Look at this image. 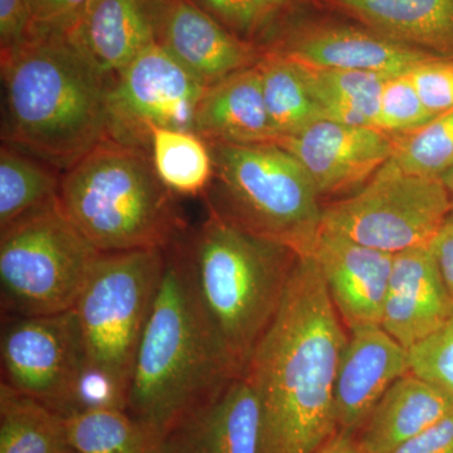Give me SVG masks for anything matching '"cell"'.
<instances>
[{
    "label": "cell",
    "mask_w": 453,
    "mask_h": 453,
    "mask_svg": "<svg viewBox=\"0 0 453 453\" xmlns=\"http://www.w3.org/2000/svg\"><path fill=\"white\" fill-rule=\"evenodd\" d=\"M408 77L432 115L453 110V57L434 53L414 65Z\"/></svg>",
    "instance_id": "cell-33"
},
{
    "label": "cell",
    "mask_w": 453,
    "mask_h": 453,
    "mask_svg": "<svg viewBox=\"0 0 453 453\" xmlns=\"http://www.w3.org/2000/svg\"><path fill=\"white\" fill-rule=\"evenodd\" d=\"M453 413V402L413 372L390 386L356 436L362 453H389Z\"/></svg>",
    "instance_id": "cell-21"
},
{
    "label": "cell",
    "mask_w": 453,
    "mask_h": 453,
    "mask_svg": "<svg viewBox=\"0 0 453 453\" xmlns=\"http://www.w3.org/2000/svg\"><path fill=\"white\" fill-rule=\"evenodd\" d=\"M395 138L389 160L396 168L417 177L441 179L453 165V110Z\"/></svg>",
    "instance_id": "cell-29"
},
{
    "label": "cell",
    "mask_w": 453,
    "mask_h": 453,
    "mask_svg": "<svg viewBox=\"0 0 453 453\" xmlns=\"http://www.w3.org/2000/svg\"><path fill=\"white\" fill-rule=\"evenodd\" d=\"M3 381L61 414L77 372L88 360L74 310L11 316L0 339Z\"/></svg>",
    "instance_id": "cell-11"
},
{
    "label": "cell",
    "mask_w": 453,
    "mask_h": 453,
    "mask_svg": "<svg viewBox=\"0 0 453 453\" xmlns=\"http://www.w3.org/2000/svg\"><path fill=\"white\" fill-rule=\"evenodd\" d=\"M89 2L91 0H27L33 31L64 29Z\"/></svg>",
    "instance_id": "cell-35"
},
{
    "label": "cell",
    "mask_w": 453,
    "mask_h": 453,
    "mask_svg": "<svg viewBox=\"0 0 453 453\" xmlns=\"http://www.w3.org/2000/svg\"><path fill=\"white\" fill-rule=\"evenodd\" d=\"M384 37L453 57V0H326Z\"/></svg>",
    "instance_id": "cell-22"
},
{
    "label": "cell",
    "mask_w": 453,
    "mask_h": 453,
    "mask_svg": "<svg viewBox=\"0 0 453 453\" xmlns=\"http://www.w3.org/2000/svg\"><path fill=\"white\" fill-rule=\"evenodd\" d=\"M453 316L434 241L393 256L380 326L408 349L427 339Z\"/></svg>",
    "instance_id": "cell-16"
},
{
    "label": "cell",
    "mask_w": 453,
    "mask_h": 453,
    "mask_svg": "<svg viewBox=\"0 0 453 453\" xmlns=\"http://www.w3.org/2000/svg\"><path fill=\"white\" fill-rule=\"evenodd\" d=\"M130 387L111 372L86 360L65 396L62 416L129 407Z\"/></svg>",
    "instance_id": "cell-30"
},
{
    "label": "cell",
    "mask_w": 453,
    "mask_h": 453,
    "mask_svg": "<svg viewBox=\"0 0 453 453\" xmlns=\"http://www.w3.org/2000/svg\"><path fill=\"white\" fill-rule=\"evenodd\" d=\"M160 5L162 0H91L59 31L110 80L157 43Z\"/></svg>",
    "instance_id": "cell-18"
},
{
    "label": "cell",
    "mask_w": 453,
    "mask_h": 453,
    "mask_svg": "<svg viewBox=\"0 0 453 453\" xmlns=\"http://www.w3.org/2000/svg\"><path fill=\"white\" fill-rule=\"evenodd\" d=\"M170 453H262V408L244 375L190 414L166 437Z\"/></svg>",
    "instance_id": "cell-19"
},
{
    "label": "cell",
    "mask_w": 453,
    "mask_h": 453,
    "mask_svg": "<svg viewBox=\"0 0 453 453\" xmlns=\"http://www.w3.org/2000/svg\"><path fill=\"white\" fill-rule=\"evenodd\" d=\"M262 91L276 142L324 119L296 64L270 52L257 62Z\"/></svg>",
    "instance_id": "cell-26"
},
{
    "label": "cell",
    "mask_w": 453,
    "mask_h": 453,
    "mask_svg": "<svg viewBox=\"0 0 453 453\" xmlns=\"http://www.w3.org/2000/svg\"><path fill=\"white\" fill-rule=\"evenodd\" d=\"M187 249L205 315L243 375L281 305L297 255L213 213Z\"/></svg>",
    "instance_id": "cell-4"
},
{
    "label": "cell",
    "mask_w": 453,
    "mask_h": 453,
    "mask_svg": "<svg viewBox=\"0 0 453 453\" xmlns=\"http://www.w3.org/2000/svg\"><path fill=\"white\" fill-rule=\"evenodd\" d=\"M389 453H453V413Z\"/></svg>",
    "instance_id": "cell-37"
},
{
    "label": "cell",
    "mask_w": 453,
    "mask_h": 453,
    "mask_svg": "<svg viewBox=\"0 0 453 453\" xmlns=\"http://www.w3.org/2000/svg\"><path fill=\"white\" fill-rule=\"evenodd\" d=\"M195 131L207 142L232 145L276 142L257 64L205 89L196 110Z\"/></svg>",
    "instance_id": "cell-20"
},
{
    "label": "cell",
    "mask_w": 453,
    "mask_h": 453,
    "mask_svg": "<svg viewBox=\"0 0 453 453\" xmlns=\"http://www.w3.org/2000/svg\"><path fill=\"white\" fill-rule=\"evenodd\" d=\"M55 169L12 146H2L0 228L58 198L61 178Z\"/></svg>",
    "instance_id": "cell-28"
},
{
    "label": "cell",
    "mask_w": 453,
    "mask_h": 453,
    "mask_svg": "<svg viewBox=\"0 0 453 453\" xmlns=\"http://www.w3.org/2000/svg\"><path fill=\"white\" fill-rule=\"evenodd\" d=\"M296 64L321 70L360 71L401 76L434 53L414 49L372 29L312 26L300 29L273 50Z\"/></svg>",
    "instance_id": "cell-17"
},
{
    "label": "cell",
    "mask_w": 453,
    "mask_h": 453,
    "mask_svg": "<svg viewBox=\"0 0 453 453\" xmlns=\"http://www.w3.org/2000/svg\"><path fill=\"white\" fill-rule=\"evenodd\" d=\"M207 88L159 43L151 44L110 79L107 138L150 151L155 129L193 131Z\"/></svg>",
    "instance_id": "cell-10"
},
{
    "label": "cell",
    "mask_w": 453,
    "mask_h": 453,
    "mask_svg": "<svg viewBox=\"0 0 453 453\" xmlns=\"http://www.w3.org/2000/svg\"><path fill=\"white\" fill-rule=\"evenodd\" d=\"M163 453H170L168 447H166V443H164V451Z\"/></svg>",
    "instance_id": "cell-42"
},
{
    "label": "cell",
    "mask_w": 453,
    "mask_h": 453,
    "mask_svg": "<svg viewBox=\"0 0 453 453\" xmlns=\"http://www.w3.org/2000/svg\"><path fill=\"white\" fill-rule=\"evenodd\" d=\"M318 453H362L357 445L356 437L345 434H335Z\"/></svg>",
    "instance_id": "cell-39"
},
{
    "label": "cell",
    "mask_w": 453,
    "mask_h": 453,
    "mask_svg": "<svg viewBox=\"0 0 453 453\" xmlns=\"http://www.w3.org/2000/svg\"><path fill=\"white\" fill-rule=\"evenodd\" d=\"M411 372L434 384L453 402V316L410 349Z\"/></svg>",
    "instance_id": "cell-32"
},
{
    "label": "cell",
    "mask_w": 453,
    "mask_h": 453,
    "mask_svg": "<svg viewBox=\"0 0 453 453\" xmlns=\"http://www.w3.org/2000/svg\"><path fill=\"white\" fill-rule=\"evenodd\" d=\"M235 377L196 292L187 244L178 240L166 249L134 363L127 412L166 438Z\"/></svg>",
    "instance_id": "cell-2"
},
{
    "label": "cell",
    "mask_w": 453,
    "mask_h": 453,
    "mask_svg": "<svg viewBox=\"0 0 453 453\" xmlns=\"http://www.w3.org/2000/svg\"><path fill=\"white\" fill-rule=\"evenodd\" d=\"M0 453H76L65 419L32 396L0 386Z\"/></svg>",
    "instance_id": "cell-24"
},
{
    "label": "cell",
    "mask_w": 453,
    "mask_h": 453,
    "mask_svg": "<svg viewBox=\"0 0 453 453\" xmlns=\"http://www.w3.org/2000/svg\"><path fill=\"white\" fill-rule=\"evenodd\" d=\"M296 65L324 119L378 129L381 92L390 77Z\"/></svg>",
    "instance_id": "cell-23"
},
{
    "label": "cell",
    "mask_w": 453,
    "mask_h": 453,
    "mask_svg": "<svg viewBox=\"0 0 453 453\" xmlns=\"http://www.w3.org/2000/svg\"><path fill=\"white\" fill-rule=\"evenodd\" d=\"M76 453H163L166 438L127 411L100 410L65 417Z\"/></svg>",
    "instance_id": "cell-25"
},
{
    "label": "cell",
    "mask_w": 453,
    "mask_h": 453,
    "mask_svg": "<svg viewBox=\"0 0 453 453\" xmlns=\"http://www.w3.org/2000/svg\"><path fill=\"white\" fill-rule=\"evenodd\" d=\"M2 77L5 145L65 170L107 139L109 77L59 29H35Z\"/></svg>",
    "instance_id": "cell-3"
},
{
    "label": "cell",
    "mask_w": 453,
    "mask_h": 453,
    "mask_svg": "<svg viewBox=\"0 0 453 453\" xmlns=\"http://www.w3.org/2000/svg\"><path fill=\"white\" fill-rule=\"evenodd\" d=\"M150 157L157 177L174 195L195 196L211 186L214 165L210 144L195 131L155 129Z\"/></svg>",
    "instance_id": "cell-27"
},
{
    "label": "cell",
    "mask_w": 453,
    "mask_h": 453,
    "mask_svg": "<svg viewBox=\"0 0 453 453\" xmlns=\"http://www.w3.org/2000/svg\"><path fill=\"white\" fill-rule=\"evenodd\" d=\"M453 213L442 180L387 162L365 187L323 208L321 229L395 255L431 243Z\"/></svg>",
    "instance_id": "cell-9"
},
{
    "label": "cell",
    "mask_w": 453,
    "mask_h": 453,
    "mask_svg": "<svg viewBox=\"0 0 453 453\" xmlns=\"http://www.w3.org/2000/svg\"><path fill=\"white\" fill-rule=\"evenodd\" d=\"M0 229L3 311L27 318L73 310L103 252L65 217L58 198Z\"/></svg>",
    "instance_id": "cell-7"
},
{
    "label": "cell",
    "mask_w": 453,
    "mask_h": 453,
    "mask_svg": "<svg viewBox=\"0 0 453 453\" xmlns=\"http://www.w3.org/2000/svg\"><path fill=\"white\" fill-rule=\"evenodd\" d=\"M58 203L103 253L166 250L183 231L174 193L157 177L150 151L109 138L65 170Z\"/></svg>",
    "instance_id": "cell-5"
},
{
    "label": "cell",
    "mask_w": 453,
    "mask_h": 453,
    "mask_svg": "<svg viewBox=\"0 0 453 453\" xmlns=\"http://www.w3.org/2000/svg\"><path fill=\"white\" fill-rule=\"evenodd\" d=\"M205 12L241 32H250L258 25L257 9L253 0H196Z\"/></svg>",
    "instance_id": "cell-36"
},
{
    "label": "cell",
    "mask_w": 453,
    "mask_h": 453,
    "mask_svg": "<svg viewBox=\"0 0 453 453\" xmlns=\"http://www.w3.org/2000/svg\"><path fill=\"white\" fill-rule=\"evenodd\" d=\"M33 31L27 0H0V43L2 57L16 50Z\"/></svg>",
    "instance_id": "cell-34"
},
{
    "label": "cell",
    "mask_w": 453,
    "mask_h": 453,
    "mask_svg": "<svg viewBox=\"0 0 453 453\" xmlns=\"http://www.w3.org/2000/svg\"><path fill=\"white\" fill-rule=\"evenodd\" d=\"M438 268L453 303V213L434 240Z\"/></svg>",
    "instance_id": "cell-38"
},
{
    "label": "cell",
    "mask_w": 453,
    "mask_h": 453,
    "mask_svg": "<svg viewBox=\"0 0 453 453\" xmlns=\"http://www.w3.org/2000/svg\"><path fill=\"white\" fill-rule=\"evenodd\" d=\"M303 255L314 259L348 330L380 325L395 255L321 228Z\"/></svg>",
    "instance_id": "cell-14"
},
{
    "label": "cell",
    "mask_w": 453,
    "mask_h": 453,
    "mask_svg": "<svg viewBox=\"0 0 453 453\" xmlns=\"http://www.w3.org/2000/svg\"><path fill=\"white\" fill-rule=\"evenodd\" d=\"M210 144L219 190L211 213L262 237L308 251L323 208L308 172L294 155L270 144Z\"/></svg>",
    "instance_id": "cell-6"
},
{
    "label": "cell",
    "mask_w": 453,
    "mask_h": 453,
    "mask_svg": "<svg viewBox=\"0 0 453 453\" xmlns=\"http://www.w3.org/2000/svg\"><path fill=\"white\" fill-rule=\"evenodd\" d=\"M275 144L299 160L323 196L365 187L392 157L395 138L375 127L320 119Z\"/></svg>",
    "instance_id": "cell-12"
},
{
    "label": "cell",
    "mask_w": 453,
    "mask_h": 453,
    "mask_svg": "<svg viewBox=\"0 0 453 453\" xmlns=\"http://www.w3.org/2000/svg\"><path fill=\"white\" fill-rule=\"evenodd\" d=\"M410 372V350L380 325L349 329L334 386L338 432L356 437L384 393Z\"/></svg>",
    "instance_id": "cell-13"
},
{
    "label": "cell",
    "mask_w": 453,
    "mask_h": 453,
    "mask_svg": "<svg viewBox=\"0 0 453 453\" xmlns=\"http://www.w3.org/2000/svg\"><path fill=\"white\" fill-rule=\"evenodd\" d=\"M165 264L163 249L101 253L73 308L88 362L129 387Z\"/></svg>",
    "instance_id": "cell-8"
},
{
    "label": "cell",
    "mask_w": 453,
    "mask_h": 453,
    "mask_svg": "<svg viewBox=\"0 0 453 453\" xmlns=\"http://www.w3.org/2000/svg\"><path fill=\"white\" fill-rule=\"evenodd\" d=\"M290 0H253L257 9L258 19L262 20L285 7Z\"/></svg>",
    "instance_id": "cell-40"
},
{
    "label": "cell",
    "mask_w": 453,
    "mask_h": 453,
    "mask_svg": "<svg viewBox=\"0 0 453 453\" xmlns=\"http://www.w3.org/2000/svg\"><path fill=\"white\" fill-rule=\"evenodd\" d=\"M441 180H442L443 186H445L447 193H449L453 211V165L442 175Z\"/></svg>",
    "instance_id": "cell-41"
},
{
    "label": "cell",
    "mask_w": 453,
    "mask_h": 453,
    "mask_svg": "<svg viewBox=\"0 0 453 453\" xmlns=\"http://www.w3.org/2000/svg\"><path fill=\"white\" fill-rule=\"evenodd\" d=\"M344 324L310 256H297L243 375L262 408V453H318L336 434L334 386Z\"/></svg>",
    "instance_id": "cell-1"
},
{
    "label": "cell",
    "mask_w": 453,
    "mask_h": 453,
    "mask_svg": "<svg viewBox=\"0 0 453 453\" xmlns=\"http://www.w3.org/2000/svg\"><path fill=\"white\" fill-rule=\"evenodd\" d=\"M157 43L205 88L258 62L249 42L226 31L192 0H162Z\"/></svg>",
    "instance_id": "cell-15"
},
{
    "label": "cell",
    "mask_w": 453,
    "mask_h": 453,
    "mask_svg": "<svg viewBox=\"0 0 453 453\" xmlns=\"http://www.w3.org/2000/svg\"><path fill=\"white\" fill-rule=\"evenodd\" d=\"M434 118L423 105L408 73L387 80L381 92L378 129L390 135H402Z\"/></svg>",
    "instance_id": "cell-31"
}]
</instances>
